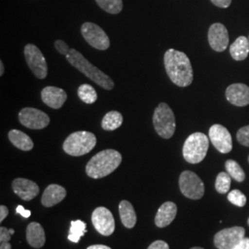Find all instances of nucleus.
<instances>
[{"label":"nucleus","mask_w":249,"mask_h":249,"mask_svg":"<svg viewBox=\"0 0 249 249\" xmlns=\"http://www.w3.org/2000/svg\"><path fill=\"white\" fill-rule=\"evenodd\" d=\"M163 61L166 73L174 84L187 87L192 83L193 69L186 53L171 48L164 53Z\"/></svg>","instance_id":"f257e3e1"},{"label":"nucleus","mask_w":249,"mask_h":249,"mask_svg":"<svg viewBox=\"0 0 249 249\" xmlns=\"http://www.w3.org/2000/svg\"><path fill=\"white\" fill-rule=\"evenodd\" d=\"M208 40L211 47L216 52H223L229 44V34L222 23H214L209 29Z\"/></svg>","instance_id":"4468645a"},{"label":"nucleus","mask_w":249,"mask_h":249,"mask_svg":"<svg viewBox=\"0 0 249 249\" xmlns=\"http://www.w3.org/2000/svg\"><path fill=\"white\" fill-rule=\"evenodd\" d=\"M231 179L230 175L228 173L222 172L220 173L215 181V189L220 194H226L231 187Z\"/></svg>","instance_id":"c85d7f7f"},{"label":"nucleus","mask_w":249,"mask_h":249,"mask_svg":"<svg viewBox=\"0 0 249 249\" xmlns=\"http://www.w3.org/2000/svg\"><path fill=\"white\" fill-rule=\"evenodd\" d=\"M99 7L110 14H118L123 9L122 0H95Z\"/></svg>","instance_id":"cd10ccee"},{"label":"nucleus","mask_w":249,"mask_h":249,"mask_svg":"<svg viewBox=\"0 0 249 249\" xmlns=\"http://www.w3.org/2000/svg\"><path fill=\"white\" fill-rule=\"evenodd\" d=\"M26 239L28 244L35 249H41L44 247L45 232L40 223H31L27 226Z\"/></svg>","instance_id":"aec40b11"},{"label":"nucleus","mask_w":249,"mask_h":249,"mask_svg":"<svg viewBox=\"0 0 249 249\" xmlns=\"http://www.w3.org/2000/svg\"><path fill=\"white\" fill-rule=\"evenodd\" d=\"M212 3L222 9H227L231 5V0H211Z\"/></svg>","instance_id":"f704fd0d"},{"label":"nucleus","mask_w":249,"mask_h":249,"mask_svg":"<svg viewBox=\"0 0 249 249\" xmlns=\"http://www.w3.org/2000/svg\"><path fill=\"white\" fill-rule=\"evenodd\" d=\"M11 233L9 229L1 226L0 227V249H11L12 247L9 244V241L11 239Z\"/></svg>","instance_id":"7c9ffc66"},{"label":"nucleus","mask_w":249,"mask_h":249,"mask_svg":"<svg viewBox=\"0 0 249 249\" xmlns=\"http://www.w3.org/2000/svg\"><path fill=\"white\" fill-rule=\"evenodd\" d=\"M66 58L71 66L83 73L89 80L94 81L103 89L109 90L115 87V83L110 77L89 63L78 50L71 48L70 53L66 55Z\"/></svg>","instance_id":"7ed1b4c3"},{"label":"nucleus","mask_w":249,"mask_h":249,"mask_svg":"<svg viewBox=\"0 0 249 249\" xmlns=\"http://www.w3.org/2000/svg\"><path fill=\"white\" fill-rule=\"evenodd\" d=\"M148 249H170L169 245L162 240H157L153 242Z\"/></svg>","instance_id":"72a5a7b5"},{"label":"nucleus","mask_w":249,"mask_h":249,"mask_svg":"<svg viewBox=\"0 0 249 249\" xmlns=\"http://www.w3.org/2000/svg\"><path fill=\"white\" fill-rule=\"evenodd\" d=\"M233 249H249V238L245 237L243 240L239 242Z\"/></svg>","instance_id":"e433bc0d"},{"label":"nucleus","mask_w":249,"mask_h":249,"mask_svg":"<svg viewBox=\"0 0 249 249\" xmlns=\"http://www.w3.org/2000/svg\"><path fill=\"white\" fill-rule=\"evenodd\" d=\"M228 200L231 204L235 205L237 207H244L247 203V196H245L240 190L233 189L227 196Z\"/></svg>","instance_id":"c756f323"},{"label":"nucleus","mask_w":249,"mask_h":249,"mask_svg":"<svg viewBox=\"0 0 249 249\" xmlns=\"http://www.w3.org/2000/svg\"><path fill=\"white\" fill-rule=\"evenodd\" d=\"M78 95L80 100L88 105L94 104L97 100V92L89 84H82L78 89Z\"/></svg>","instance_id":"a878e982"},{"label":"nucleus","mask_w":249,"mask_h":249,"mask_svg":"<svg viewBox=\"0 0 249 249\" xmlns=\"http://www.w3.org/2000/svg\"><path fill=\"white\" fill-rule=\"evenodd\" d=\"M80 31L85 41L93 48L103 51L109 48V37L106 32L97 24L92 22H85L82 24Z\"/></svg>","instance_id":"6e6552de"},{"label":"nucleus","mask_w":249,"mask_h":249,"mask_svg":"<svg viewBox=\"0 0 249 249\" xmlns=\"http://www.w3.org/2000/svg\"><path fill=\"white\" fill-rule=\"evenodd\" d=\"M97 142L94 134L89 131H77L71 134L63 143V150L71 156H82L92 151Z\"/></svg>","instance_id":"20e7f679"},{"label":"nucleus","mask_w":249,"mask_h":249,"mask_svg":"<svg viewBox=\"0 0 249 249\" xmlns=\"http://www.w3.org/2000/svg\"><path fill=\"white\" fill-rule=\"evenodd\" d=\"M8 215H9V209L6 206L1 205L0 206V222H3Z\"/></svg>","instance_id":"4c0bfd02"},{"label":"nucleus","mask_w":249,"mask_h":249,"mask_svg":"<svg viewBox=\"0 0 249 249\" xmlns=\"http://www.w3.org/2000/svg\"><path fill=\"white\" fill-rule=\"evenodd\" d=\"M20 124L30 129H43L50 123V118L45 112L33 108L25 107L18 113Z\"/></svg>","instance_id":"9d476101"},{"label":"nucleus","mask_w":249,"mask_h":249,"mask_svg":"<svg viewBox=\"0 0 249 249\" xmlns=\"http://www.w3.org/2000/svg\"><path fill=\"white\" fill-rule=\"evenodd\" d=\"M4 70H5V69H4V63L1 60V61H0V76H3Z\"/></svg>","instance_id":"ea45409f"},{"label":"nucleus","mask_w":249,"mask_h":249,"mask_svg":"<svg viewBox=\"0 0 249 249\" xmlns=\"http://www.w3.org/2000/svg\"><path fill=\"white\" fill-rule=\"evenodd\" d=\"M209 138L216 150L221 153H229L232 150L231 134L222 124L212 125L209 130Z\"/></svg>","instance_id":"ddd939ff"},{"label":"nucleus","mask_w":249,"mask_h":249,"mask_svg":"<svg viewBox=\"0 0 249 249\" xmlns=\"http://www.w3.org/2000/svg\"><path fill=\"white\" fill-rule=\"evenodd\" d=\"M16 212H17V213L21 215L23 218H29V217L32 215L31 211L25 210L21 205H18V207H17V209H16Z\"/></svg>","instance_id":"c9c22d12"},{"label":"nucleus","mask_w":249,"mask_h":249,"mask_svg":"<svg viewBox=\"0 0 249 249\" xmlns=\"http://www.w3.org/2000/svg\"><path fill=\"white\" fill-rule=\"evenodd\" d=\"M225 96L232 106L247 107L249 105V87L244 83H233L226 89Z\"/></svg>","instance_id":"2eb2a0df"},{"label":"nucleus","mask_w":249,"mask_h":249,"mask_svg":"<svg viewBox=\"0 0 249 249\" xmlns=\"http://www.w3.org/2000/svg\"></svg>","instance_id":"c03bdc74"},{"label":"nucleus","mask_w":249,"mask_h":249,"mask_svg":"<svg viewBox=\"0 0 249 249\" xmlns=\"http://www.w3.org/2000/svg\"><path fill=\"white\" fill-rule=\"evenodd\" d=\"M249 53V38L246 36H239L230 46L231 56L236 61L245 60Z\"/></svg>","instance_id":"412c9836"},{"label":"nucleus","mask_w":249,"mask_h":249,"mask_svg":"<svg viewBox=\"0 0 249 249\" xmlns=\"http://www.w3.org/2000/svg\"><path fill=\"white\" fill-rule=\"evenodd\" d=\"M9 140L16 148L21 151H29L34 148L32 139L27 134L18 129H11L9 131Z\"/></svg>","instance_id":"4be33fe9"},{"label":"nucleus","mask_w":249,"mask_h":249,"mask_svg":"<svg viewBox=\"0 0 249 249\" xmlns=\"http://www.w3.org/2000/svg\"><path fill=\"white\" fill-rule=\"evenodd\" d=\"M248 223H249V220H248Z\"/></svg>","instance_id":"37998d69"},{"label":"nucleus","mask_w":249,"mask_h":249,"mask_svg":"<svg viewBox=\"0 0 249 249\" xmlns=\"http://www.w3.org/2000/svg\"><path fill=\"white\" fill-rule=\"evenodd\" d=\"M226 172L230 175L231 178H233L237 182H243L246 179V174L240 164L233 160H226L225 162Z\"/></svg>","instance_id":"bb28decb"},{"label":"nucleus","mask_w":249,"mask_h":249,"mask_svg":"<svg viewBox=\"0 0 249 249\" xmlns=\"http://www.w3.org/2000/svg\"><path fill=\"white\" fill-rule=\"evenodd\" d=\"M87 225L86 223L80 220L77 221H72L71 223V229L69 232V240L73 243H79L80 238L85 234V232L87 231L86 229Z\"/></svg>","instance_id":"393cba45"},{"label":"nucleus","mask_w":249,"mask_h":249,"mask_svg":"<svg viewBox=\"0 0 249 249\" xmlns=\"http://www.w3.org/2000/svg\"><path fill=\"white\" fill-rule=\"evenodd\" d=\"M152 122L157 134L162 139H171L176 131L175 114L165 103H160L152 117Z\"/></svg>","instance_id":"423d86ee"},{"label":"nucleus","mask_w":249,"mask_h":249,"mask_svg":"<svg viewBox=\"0 0 249 249\" xmlns=\"http://www.w3.org/2000/svg\"><path fill=\"white\" fill-rule=\"evenodd\" d=\"M122 162V155L116 150H105L95 154L86 165L88 177L94 179L106 178Z\"/></svg>","instance_id":"f03ea898"},{"label":"nucleus","mask_w":249,"mask_h":249,"mask_svg":"<svg viewBox=\"0 0 249 249\" xmlns=\"http://www.w3.org/2000/svg\"><path fill=\"white\" fill-rule=\"evenodd\" d=\"M178 213V207L174 202L167 201L160 206L155 216V224L159 228H163L173 223Z\"/></svg>","instance_id":"a211bd4d"},{"label":"nucleus","mask_w":249,"mask_h":249,"mask_svg":"<svg viewBox=\"0 0 249 249\" xmlns=\"http://www.w3.org/2000/svg\"><path fill=\"white\" fill-rule=\"evenodd\" d=\"M123 123V116L117 111L108 112L102 120V127L107 131L116 130Z\"/></svg>","instance_id":"b1692460"},{"label":"nucleus","mask_w":249,"mask_h":249,"mask_svg":"<svg viewBox=\"0 0 249 249\" xmlns=\"http://www.w3.org/2000/svg\"><path fill=\"white\" fill-rule=\"evenodd\" d=\"M54 47H55V49L57 50L58 53H61L63 55H65V56L70 53V51L71 49L62 40H56L54 42Z\"/></svg>","instance_id":"473e14b6"},{"label":"nucleus","mask_w":249,"mask_h":249,"mask_svg":"<svg viewBox=\"0 0 249 249\" xmlns=\"http://www.w3.org/2000/svg\"><path fill=\"white\" fill-rule=\"evenodd\" d=\"M119 214L124 227L132 229L137 223V214L132 204L127 200H122L119 204Z\"/></svg>","instance_id":"5701e85b"},{"label":"nucleus","mask_w":249,"mask_h":249,"mask_svg":"<svg viewBox=\"0 0 249 249\" xmlns=\"http://www.w3.org/2000/svg\"><path fill=\"white\" fill-rule=\"evenodd\" d=\"M202 249V248H198V247H196V248H192V249Z\"/></svg>","instance_id":"79ce46f5"},{"label":"nucleus","mask_w":249,"mask_h":249,"mask_svg":"<svg viewBox=\"0 0 249 249\" xmlns=\"http://www.w3.org/2000/svg\"><path fill=\"white\" fill-rule=\"evenodd\" d=\"M246 230L240 226L226 228L218 231L214 236V246L217 249H233L245 238Z\"/></svg>","instance_id":"9b49d317"},{"label":"nucleus","mask_w":249,"mask_h":249,"mask_svg":"<svg viewBox=\"0 0 249 249\" xmlns=\"http://www.w3.org/2000/svg\"><path fill=\"white\" fill-rule=\"evenodd\" d=\"M87 249H111V248L107 247V246H104V245H93L90 246Z\"/></svg>","instance_id":"58836bf2"},{"label":"nucleus","mask_w":249,"mask_h":249,"mask_svg":"<svg viewBox=\"0 0 249 249\" xmlns=\"http://www.w3.org/2000/svg\"><path fill=\"white\" fill-rule=\"evenodd\" d=\"M9 231H10V233H11V234H13V233H14V230H13V229H9Z\"/></svg>","instance_id":"a19ab883"},{"label":"nucleus","mask_w":249,"mask_h":249,"mask_svg":"<svg viewBox=\"0 0 249 249\" xmlns=\"http://www.w3.org/2000/svg\"><path fill=\"white\" fill-rule=\"evenodd\" d=\"M41 97L47 107L53 109H59L66 103L68 95L63 89L54 86H47L42 90Z\"/></svg>","instance_id":"f3484780"},{"label":"nucleus","mask_w":249,"mask_h":249,"mask_svg":"<svg viewBox=\"0 0 249 249\" xmlns=\"http://www.w3.org/2000/svg\"></svg>","instance_id":"a18cd8bd"},{"label":"nucleus","mask_w":249,"mask_h":249,"mask_svg":"<svg viewBox=\"0 0 249 249\" xmlns=\"http://www.w3.org/2000/svg\"><path fill=\"white\" fill-rule=\"evenodd\" d=\"M24 55L27 64L36 78L44 80L47 76L48 68L44 54L35 45L29 44L24 47Z\"/></svg>","instance_id":"1a4fd4ad"},{"label":"nucleus","mask_w":249,"mask_h":249,"mask_svg":"<svg viewBox=\"0 0 249 249\" xmlns=\"http://www.w3.org/2000/svg\"><path fill=\"white\" fill-rule=\"evenodd\" d=\"M210 146V139L201 132L191 134L184 143L183 156L187 162L196 164L204 160Z\"/></svg>","instance_id":"39448f33"},{"label":"nucleus","mask_w":249,"mask_h":249,"mask_svg":"<svg viewBox=\"0 0 249 249\" xmlns=\"http://www.w3.org/2000/svg\"><path fill=\"white\" fill-rule=\"evenodd\" d=\"M67 196V190L65 187H61L56 184L49 185L45 188L44 194L42 196V204L46 208L53 207L58 204Z\"/></svg>","instance_id":"6ab92c4d"},{"label":"nucleus","mask_w":249,"mask_h":249,"mask_svg":"<svg viewBox=\"0 0 249 249\" xmlns=\"http://www.w3.org/2000/svg\"><path fill=\"white\" fill-rule=\"evenodd\" d=\"M91 222L100 234L110 236L116 230V223L112 213L105 207L96 208L92 215Z\"/></svg>","instance_id":"f8f14e48"},{"label":"nucleus","mask_w":249,"mask_h":249,"mask_svg":"<svg viewBox=\"0 0 249 249\" xmlns=\"http://www.w3.org/2000/svg\"><path fill=\"white\" fill-rule=\"evenodd\" d=\"M12 189L16 195L25 201L34 199L38 196L40 191L36 183L25 178H16L12 182Z\"/></svg>","instance_id":"dca6fc26"},{"label":"nucleus","mask_w":249,"mask_h":249,"mask_svg":"<svg viewBox=\"0 0 249 249\" xmlns=\"http://www.w3.org/2000/svg\"><path fill=\"white\" fill-rule=\"evenodd\" d=\"M179 187L182 194L190 199H200L204 195V183L191 171H184L180 175Z\"/></svg>","instance_id":"0eeeda50"},{"label":"nucleus","mask_w":249,"mask_h":249,"mask_svg":"<svg viewBox=\"0 0 249 249\" xmlns=\"http://www.w3.org/2000/svg\"><path fill=\"white\" fill-rule=\"evenodd\" d=\"M236 139L241 145L249 147V124L241 127L236 134Z\"/></svg>","instance_id":"2f4dec72"}]
</instances>
